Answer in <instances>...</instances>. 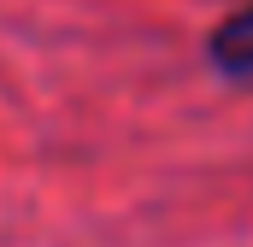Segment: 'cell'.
Returning a JSON list of instances; mask_svg holds the SVG:
<instances>
[{"mask_svg": "<svg viewBox=\"0 0 253 247\" xmlns=\"http://www.w3.org/2000/svg\"><path fill=\"white\" fill-rule=\"evenodd\" d=\"M212 59L224 65V71H236V77H248V71H253V6H248V12H236V18L212 36Z\"/></svg>", "mask_w": 253, "mask_h": 247, "instance_id": "1", "label": "cell"}]
</instances>
